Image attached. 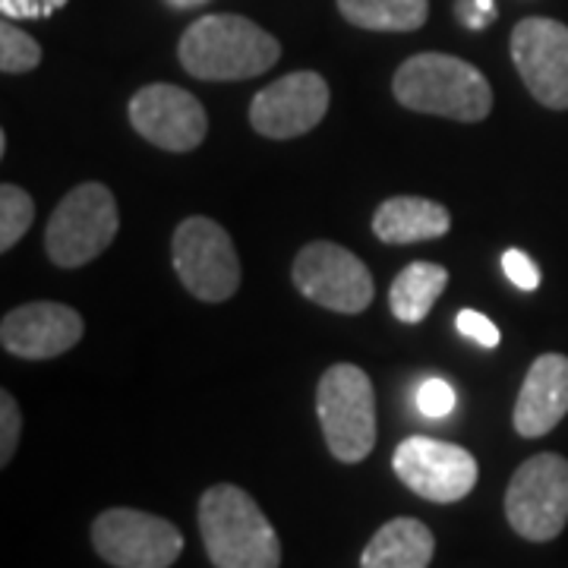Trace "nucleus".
Instances as JSON below:
<instances>
[{
	"mask_svg": "<svg viewBox=\"0 0 568 568\" xmlns=\"http://www.w3.org/2000/svg\"><path fill=\"white\" fill-rule=\"evenodd\" d=\"M506 518L530 544H547L562 534L568 525V462L562 455H534L511 474Z\"/></svg>",
	"mask_w": 568,
	"mask_h": 568,
	"instance_id": "423d86ee",
	"label": "nucleus"
},
{
	"mask_svg": "<svg viewBox=\"0 0 568 568\" xmlns=\"http://www.w3.org/2000/svg\"><path fill=\"white\" fill-rule=\"evenodd\" d=\"M455 388L448 386L446 379H426L424 386L417 388V407L420 414L429 417V420H439V417H448L455 410Z\"/></svg>",
	"mask_w": 568,
	"mask_h": 568,
	"instance_id": "5701e85b",
	"label": "nucleus"
},
{
	"mask_svg": "<svg viewBox=\"0 0 568 568\" xmlns=\"http://www.w3.org/2000/svg\"><path fill=\"white\" fill-rule=\"evenodd\" d=\"M171 256L183 287L205 304H222L241 287V260L234 241L212 219L193 215L178 224Z\"/></svg>",
	"mask_w": 568,
	"mask_h": 568,
	"instance_id": "0eeeda50",
	"label": "nucleus"
},
{
	"mask_svg": "<svg viewBox=\"0 0 568 568\" xmlns=\"http://www.w3.org/2000/svg\"><path fill=\"white\" fill-rule=\"evenodd\" d=\"M92 547L114 568H171L183 552V534L140 508H108L92 525Z\"/></svg>",
	"mask_w": 568,
	"mask_h": 568,
	"instance_id": "6e6552de",
	"label": "nucleus"
},
{
	"mask_svg": "<svg viewBox=\"0 0 568 568\" xmlns=\"http://www.w3.org/2000/svg\"><path fill=\"white\" fill-rule=\"evenodd\" d=\"M328 99V82L320 73L297 70L256 92L250 104V123L265 140H294L323 121Z\"/></svg>",
	"mask_w": 568,
	"mask_h": 568,
	"instance_id": "ddd939ff",
	"label": "nucleus"
},
{
	"mask_svg": "<svg viewBox=\"0 0 568 568\" xmlns=\"http://www.w3.org/2000/svg\"><path fill=\"white\" fill-rule=\"evenodd\" d=\"M392 92L417 114H436L462 123L484 121L493 108L487 77L474 63L436 51L407 58L392 80Z\"/></svg>",
	"mask_w": 568,
	"mask_h": 568,
	"instance_id": "7ed1b4c3",
	"label": "nucleus"
},
{
	"mask_svg": "<svg viewBox=\"0 0 568 568\" xmlns=\"http://www.w3.org/2000/svg\"><path fill=\"white\" fill-rule=\"evenodd\" d=\"M433 530L417 518H392L373 534L361 568H426L433 562Z\"/></svg>",
	"mask_w": 568,
	"mask_h": 568,
	"instance_id": "f3484780",
	"label": "nucleus"
},
{
	"mask_svg": "<svg viewBox=\"0 0 568 568\" xmlns=\"http://www.w3.org/2000/svg\"><path fill=\"white\" fill-rule=\"evenodd\" d=\"M398 480L429 503H458L477 484V458L467 448L429 436H407L392 455Z\"/></svg>",
	"mask_w": 568,
	"mask_h": 568,
	"instance_id": "9d476101",
	"label": "nucleus"
},
{
	"mask_svg": "<svg viewBox=\"0 0 568 568\" xmlns=\"http://www.w3.org/2000/svg\"><path fill=\"white\" fill-rule=\"evenodd\" d=\"M568 414V357L566 354H544L530 364L525 386L518 392L511 424L518 436L537 439L556 429Z\"/></svg>",
	"mask_w": 568,
	"mask_h": 568,
	"instance_id": "2eb2a0df",
	"label": "nucleus"
},
{
	"mask_svg": "<svg viewBox=\"0 0 568 568\" xmlns=\"http://www.w3.org/2000/svg\"><path fill=\"white\" fill-rule=\"evenodd\" d=\"M291 275L306 301L347 316L364 313L376 294V284L364 260H357L351 250L332 241L306 244L297 253Z\"/></svg>",
	"mask_w": 568,
	"mask_h": 568,
	"instance_id": "1a4fd4ad",
	"label": "nucleus"
},
{
	"mask_svg": "<svg viewBox=\"0 0 568 568\" xmlns=\"http://www.w3.org/2000/svg\"><path fill=\"white\" fill-rule=\"evenodd\" d=\"M22 414L10 392H0V465H10L13 452L20 446Z\"/></svg>",
	"mask_w": 568,
	"mask_h": 568,
	"instance_id": "4be33fe9",
	"label": "nucleus"
},
{
	"mask_svg": "<svg viewBox=\"0 0 568 568\" xmlns=\"http://www.w3.org/2000/svg\"><path fill=\"white\" fill-rule=\"evenodd\" d=\"M316 414L323 424L328 452L357 465L376 446V395L373 383L361 366L335 364L328 366L316 392Z\"/></svg>",
	"mask_w": 568,
	"mask_h": 568,
	"instance_id": "20e7f679",
	"label": "nucleus"
},
{
	"mask_svg": "<svg viewBox=\"0 0 568 568\" xmlns=\"http://www.w3.org/2000/svg\"><path fill=\"white\" fill-rule=\"evenodd\" d=\"M200 534L215 568L282 566L278 534L256 499L241 487L219 484L205 489L200 499Z\"/></svg>",
	"mask_w": 568,
	"mask_h": 568,
	"instance_id": "f03ea898",
	"label": "nucleus"
},
{
	"mask_svg": "<svg viewBox=\"0 0 568 568\" xmlns=\"http://www.w3.org/2000/svg\"><path fill=\"white\" fill-rule=\"evenodd\" d=\"M455 325H458L462 335H467L470 342H477L480 347L499 345V328H496V323L487 320L484 313H477V310H462Z\"/></svg>",
	"mask_w": 568,
	"mask_h": 568,
	"instance_id": "a878e982",
	"label": "nucleus"
},
{
	"mask_svg": "<svg viewBox=\"0 0 568 568\" xmlns=\"http://www.w3.org/2000/svg\"><path fill=\"white\" fill-rule=\"evenodd\" d=\"M130 123L142 140L164 152H193L209 133L203 102L181 85L152 82L130 99Z\"/></svg>",
	"mask_w": 568,
	"mask_h": 568,
	"instance_id": "f8f14e48",
	"label": "nucleus"
},
{
	"mask_svg": "<svg viewBox=\"0 0 568 568\" xmlns=\"http://www.w3.org/2000/svg\"><path fill=\"white\" fill-rule=\"evenodd\" d=\"M452 215L443 203L424 196H392L373 215V234L383 244H417L446 237Z\"/></svg>",
	"mask_w": 568,
	"mask_h": 568,
	"instance_id": "dca6fc26",
	"label": "nucleus"
},
{
	"mask_svg": "<svg viewBox=\"0 0 568 568\" xmlns=\"http://www.w3.org/2000/svg\"><path fill=\"white\" fill-rule=\"evenodd\" d=\"M448 284L446 265L439 263H410L398 272V278L392 282L388 291V306L395 313V320L407 325L424 323L429 316L433 304L443 297Z\"/></svg>",
	"mask_w": 568,
	"mask_h": 568,
	"instance_id": "a211bd4d",
	"label": "nucleus"
},
{
	"mask_svg": "<svg viewBox=\"0 0 568 568\" xmlns=\"http://www.w3.org/2000/svg\"><path fill=\"white\" fill-rule=\"evenodd\" d=\"M503 272L511 284H518L521 291H534L540 284V268L521 250H506L503 253Z\"/></svg>",
	"mask_w": 568,
	"mask_h": 568,
	"instance_id": "b1692460",
	"label": "nucleus"
},
{
	"mask_svg": "<svg viewBox=\"0 0 568 568\" xmlns=\"http://www.w3.org/2000/svg\"><path fill=\"white\" fill-rule=\"evenodd\" d=\"M41 63V48L32 36H26L20 26H13V20H3L0 26V70L7 77L17 73H29Z\"/></svg>",
	"mask_w": 568,
	"mask_h": 568,
	"instance_id": "412c9836",
	"label": "nucleus"
},
{
	"mask_svg": "<svg viewBox=\"0 0 568 568\" xmlns=\"http://www.w3.org/2000/svg\"><path fill=\"white\" fill-rule=\"evenodd\" d=\"M85 323L67 304H22L10 310L0 323V345L7 354L22 361H51L61 357L73 345H80Z\"/></svg>",
	"mask_w": 568,
	"mask_h": 568,
	"instance_id": "4468645a",
	"label": "nucleus"
},
{
	"mask_svg": "<svg viewBox=\"0 0 568 568\" xmlns=\"http://www.w3.org/2000/svg\"><path fill=\"white\" fill-rule=\"evenodd\" d=\"M338 10L369 32H414L429 17V0H338Z\"/></svg>",
	"mask_w": 568,
	"mask_h": 568,
	"instance_id": "6ab92c4d",
	"label": "nucleus"
},
{
	"mask_svg": "<svg viewBox=\"0 0 568 568\" xmlns=\"http://www.w3.org/2000/svg\"><path fill=\"white\" fill-rule=\"evenodd\" d=\"M67 0H0V13L3 20H44L54 17Z\"/></svg>",
	"mask_w": 568,
	"mask_h": 568,
	"instance_id": "393cba45",
	"label": "nucleus"
},
{
	"mask_svg": "<svg viewBox=\"0 0 568 568\" xmlns=\"http://www.w3.org/2000/svg\"><path fill=\"white\" fill-rule=\"evenodd\" d=\"M511 61L528 92L552 111L568 108V26L528 17L511 29Z\"/></svg>",
	"mask_w": 568,
	"mask_h": 568,
	"instance_id": "9b49d317",
	"label": "nucleus"
},
{
	"mask_svg": "<svg viewBox=\"0 0 568 568\" xmlns=\"http://www.w3.org/2000/svg\"><path fill=\"white\" fill-rule=\"evenodd\" d=\"M458 17L467 29H484L496 20V3L493 0H458Z\"/></svg>",
	"mask_w": 568,
	"mask_h": 568,
	"instance_id": "bb28decb",
	"label": "nucleus"
},
{
	"mask_svg": "<svg viewBox=\"0 0 568 568\" xmlns=\"http://www.w3.org/2000/svg\"><path fill=\"white\" fill-rule=\"evenodd\" d=\"M174 10H190V7H200V3H205V0H168Z\"/></svg>",
	"mask_w": 568,
	"mask_h": 568,
	"instance_id": "cd10ccee",
	"label": "nucleus"
},
{
	"mask_svg": "<svg viewBox=\"0 0 568 568\" xmlns=\"http://www.w3.org/2000/svg\"><path fill=\"white\" fill-rule=\"evenodd\" d=\"M32 222H36L32 196L17 183H3L0 186V250L10 253L22 241V234L32 227Z\"/></svg>",
	"mask_w": 568,
	"mask_h": 568,
	"instance_id": "aec40b11",
	"label": "nucleus"
},
{
	"mask_svg": "<svg viewBox=\"0 0 568 568\" xmlns=\"http://www.w3.org/2000/svg\"><path fill=\"white\" fill-rule=\"evenodd\" d=\"M183 70L196 80H253L272 70L282 58V44L237 13H212L196 20L181 39Z\"/></svg>",
	"mask_w": 568,
	"mask_h": 568,
	"instance_id": "f257e3e1",
	"label": "nucleus"
},
{
	"mask_svg": "<svg viewBox=\"0 0 568 568\" xmlns=\"http://www.w3.org/2000/svg\"><path fill=\"white\" fill-rule=\"evenodd\" d=\"M121 227L114 193L104 183H80L63 196L44 227V250L61 268H80L102 256Z\"/></svg>",
	"mask_w": 568,
	"mask_h": 568,
	"instance_id": "39448f33",
	"label": "nucleus"
}]
</instances>
